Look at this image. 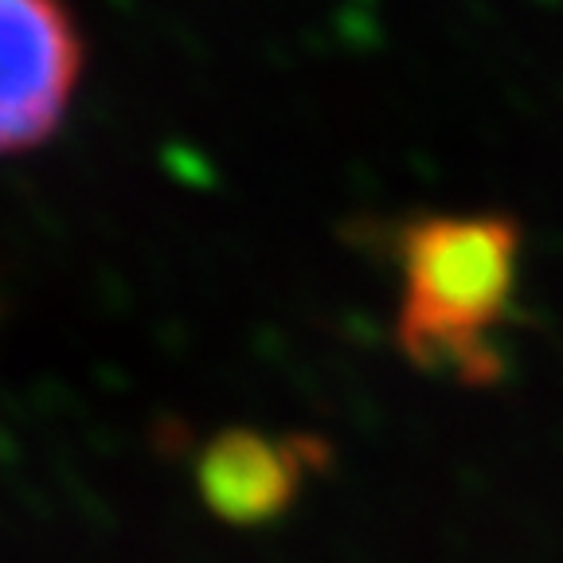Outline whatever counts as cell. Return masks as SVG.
Instances as JSON below:
<instances>
[{
  "label": "cell",
  "mask_w": 563,
  "mask_h": 563,
  "mask_svg": "<svg viewBox=\"0 0 563 563\" xmlns=\"http://www.w3.org/2000/svg\"><path fill=\"white\" fill-rule=\"evenodd\" d=\"M517 228L489 216H442L399 243V341L415 364L482 384L501 372L497 329L517 290Z\"/></svg>",
  "instance_id": "obj_1"
},
{
  "label": "cell",
  "mask_w": 563,
  "mask_h": 563,
  "mask_svg": "<svg viewBox=\"0 0 563 563\" xmlns=\"http://www.w3.org/2000/svg\"><path fill=\"white\" fill-rule=\"evenodd\" d=\"M79 79V35L59 0H0V157L59 125Z\"/></svg>",
  "instance_id": "obj_2"
},
{
  "label": "cell",
  "mask_w": 563,
  "mask_h": 563,
  "mask_svg": "<svg viewBox=\"0 0 563 563\" xmlns=\"http://www.w3.org/2000/svg\"><path fill=\"white\" fill-rule=\"evenodd\" d=\"M313 462V446L266 434H223L200 457V493L223 520L258 525L282 512Z\"/></svg>",
  "instance_id": "obj_3"
}]
</instances>
